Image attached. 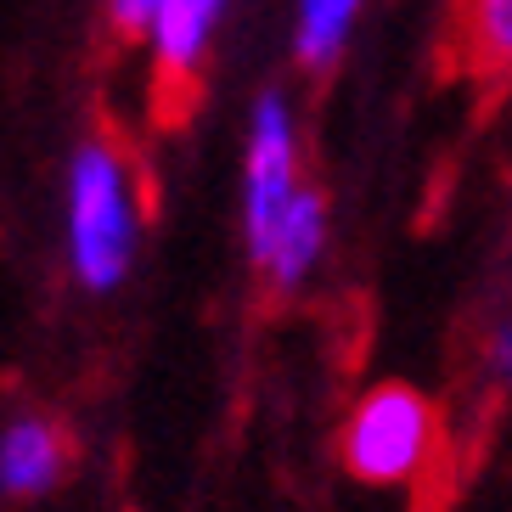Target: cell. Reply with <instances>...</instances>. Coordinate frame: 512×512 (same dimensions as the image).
I'll return each instance as SVG.
<instances>
[{
  "instance_id": "6da1fadb",
  "label": "cell",
  "mask_w": 512,
  "mask_h": 512,
  "mask_svg": "<svg viewBox=\"0 0 512 512\" xmlns=\"http://www.w3.org/2000/svg\"><path fill=\"white\" fill-rule=\"evenodd\" d=\"M68 254L85 287L107 293L119 287L136 254V209H130V175L107 141L74 152L68 169Z\"/></svg>"
},
{
  "instance_id": "7a4b0ae2",
  "label": "cell",
  "mask_w": 512,
  "mask_h": 512,
  "mask_svg": "<svg viewBox=\"0 0 512 512\" xmlns=\"http://www.w3.org/2000/svg\"><path fill=\"white\" fill-rule=\"evenodd\" d=\"M428 439H434V411H428V400L400 389V383H383L349 417L344 462L366 484H400L428 462Z\"/></svg>"
},
{
  "instance_id": "3957f363",
  "label": "cell",
  "mask_w": 512,
  "mask_h": 512,
  "mask_svg": "<svg viewBox=\"0 0 512 512\" xmlns=\"http://www.w3.org/2000/svg\"><path fill=\"white\" fill-rule=\"evenodd\" d=\"M242 231H248V254L271 248V231L282 226L287 203L304 192L299 186V147H293V119L276 96H259L254 130H248V175H242Z\"/></svg>"
},
{
  "instance_id": "277c9868",
  "label": "cell",
  "mask_w": 512,
  "mask_h": 512,
  "mask_svg": "<svg viewBox=\"0 0 512 512\" xmlns=\"http://www.w3.org/2000/svg\"><path fill=\"white\" fill-rule=\"evenodd\" d=\"M68 445L46 417H17L0 434V496H46L62 479Z\"/></svg>"
},
{
  "instance_id": "5b68a950",
  "label": "cell",
  "mask_w": 512,
  "mask_h": 512,
  "mask_svg": "<svg viewBox=\"0 0 512 512\" xmlns=\"http://www.w3.org/2000/svg\"><path fill=\"white\" fill-rule=\"evenodd\" d=\"M220 6H226V0H164V6H158L152 46H158V68H164L169 85H186V79L197 74Z\"/></svg>"
},
{
  "instance_id": "8992f818",
  "label": "cell",
  "mask_w": 512,
  "mask_h": 512,
  "mask_svg": "<svg viewBox=\"0 0 512 512\" xmlns=\"http://www.w3.org/2000/svg\"><path fill=\"white\" fill-rule=\"evenodd\" d=\"M321 237H327V209H321L316 192H299L287 203L282 226L271 231V248L259 254V265L271 271L276 287H299L304 271H310L316 254H321Z\"/></svg>"
},
{
  "instance_id": "52a82bcc",
  "label": "cell",
  "mask_w": 512,
  "mask_h": 512,
  "mask_svg": "<svg viewBox=\"0 0 512 512\" xmlns=\"http://www.w3.org/2000/svg\"><path fill=\"white\" fill-rule=\"evenodd\" d=\"M355 12H361V0H299V62L327 68L344 51Z\"/></svg>"
},
{
  "instance_id": "ba28073f",
  "label": "cell",
  "mask_w": 512,
  "mask_h": 512,
  "mask_svg": "<svg viewBox=\"0 0 512 512\" xmlns=\"http://www.w3.org/2000/svg\"><path fill=\"white\" fill-rule=\"evenodd\" d=\"M467 46L479 62H512V0H462Z\"/></svg>"
},
{
  "instance_id": "9c48e42d",
  "label": "cell",
  "mask_w": 512,
  "mask_h": 512,
  "mask_svg": "<svg viewBox=\"0 0 512 512\" xmlns=\"http://www.w3.org/2000/svg\"><path fill=\"white\" fill-rule=\"evenodd\" d=\"M158 6L164 0H113V17H119V29L124 34H152V23H158Z\"/></svg>"
},
{
  "instance_id": "30bf717a",
  "label": "cell",
  "mask_w": 512,
  "mask_h": 512,
  "mask_svg": "<svg viewBox=\"0 0 512 512\" xmlns=\"http://www.w3.org/2000/svg\"><path fill=\"white\" fill-rule=\"evenodd\" d=\"M490 372H496L501 383H512V321L496 327V338H490Z\"/></svg>"
}]
</instances>
